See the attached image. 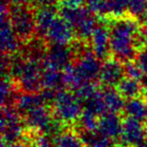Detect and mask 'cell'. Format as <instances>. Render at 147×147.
<instances>
[{
    "label": "cell",
    "mask_w": 147,
    "mask_h": 147,
    "mask_svg": "<svg viewBox=\"0 0 147 147\" xmlns=\"http://www.w3.org/2000/svg\"><path fill=\"white\" fill-rule=\"evenodd\" d=\"M146 47V49H147V45H146V47Z\"/></svg>",
    "instance_id": "cell-37"
},
{
    "label": "cell",
    "mask_w": 147,
    "mask_h": 147,
    "mask_svg": "<svg viewBox=\"0 0 147 147\" xmlns=\"http://www.w3.org/2000/svg\"><path fill=\"white\" fill-rule=\"evenodd\" d=\"M75 65L84 81L95 82L97 79H99L102 63H101V59H99L93 51L76 59Z\"/></svg>",
    "instance_id": "cell-10"
},
{
    "label": "cell",
    "mask_w": 147,
    "mask_h": 147,
    "mask_svg": "<svg viewBox=\"0 0 147 147\" xmlns=\"http://www.w3.org/2000/svg\"><path fill=\"white\" fill-rule=\"evenodd\" d=\"M122 125L123 120L119 113L106 112L99 117L98 130L119 143L122 133Z\"/></svg>",
    "instance_id": "cell-11"
},
{
    "label": "cell",
    "mask_w": 147,
    "mask_h": 147,
    "mask_svg": "<svg viewBox=\"0 0 147 147\" xmlns=\"http://www.w3.org/2000/svg\"><path fill=\"white\" fill-rule=\"evenodd\" d=\"M55 147H86L80 133L71 129L63 131L55 138Z\"/></svg>",
    "instance_id": "cell-20"
},
{
    "label": "cell",
    "mask_w": 147,
    "mask_h": 147,
    "mask_svg": "<svg viewBox=\"0 0 147 147\" xmlns=\"http://www.w3.org/2000/svg\"><path fill=\"white\" fill-rule=\"evenodd\" d=\"M124 63V69H125V75L127 77H130L135 80L140 81L143 78V73L141 71V69L139 67V65H137L136 61L133 59V61H125Z\"/></svg>",
    "instance_id": "cell-27"
},
{
    "label": "cell",
    "mask_w": 147,
    "mask_h": 147,
    "mask_svg": "<svg viewBox=\"0 0 147 147\" xmlns=\"http://www.w3.org/2000/svg\"><path fill=\"white\" fill-rule=\"evenodd\" d=\"M125 76L124 63L116 57H109L102 63L98 80L104 87H116Z\"/></svg>",
    "instance_id": "cell-7"
},
{
    "label": "cell",
    "mask_w": 147,
    "mask_h": 147,
    "mask_svg": "<svg viewBox=\"0 0 147 147\" xmlns=\"http://www.w3.org/2000/svg\"><path fill=\"white\" fill-rule=\"evenodd\" d=\"M146 4L147 0H127L129 14L139 18L144 13Z\"/></svg>",
    "instance_id": "cell-26"
},
{
    "label": "cell",
    "mask_w": 147,
    "mask_h": 147,
    "mask_svg": "<svg viewBox=\"0 0 147 147\" xmlns=\"http://www.w3.org/2000/svg\"><path fill=\"white\" fill-rule=\"evenodd\" d=\"M41 85L42 88H49L57 91L65 89V83L63 78V71L43 67L41 73Z\"/></svg>",
    "instance_id": "cell-17"
},
{
    "label": "cell",
    "mask_w": 147,
    "mask_h": 147,
    "mask_svg": "<svg viewBox=\"0 0 147 147\" xmlns=\"http://www.w3.org/2000/svg\"><path fill=\"white\" fill-rule=\"evenodd\" d=\"M43 105L38 93L20 92L15 102V109L24 118L31 110Z\"/></svg>",
    "instance_id": "cell-15"
},
{
    "label": "cell",
    "mask_w": 147,
    "mask_h": 147,
    "mask_svg": "<svg viewBox=\"0 0 147 147\" xmlns=\"http://www.w3.org/2000/svg\"><path fill=\"white\" fill-rule=\"evenodd\" d=\"M95 28L90 39L94 55L101 61H106L110 57V28L107 18H101Z\"/></svg>",
    "instance_id": "cell-6"
},
{
    "label": "cell",
    "mask_w": 147,
    "mask_h": 147,
    "mask_svg": "<svg viewBox=\"0 0 147 147\" xmlns=\"http://www.w3.org/2000/svg\"><path fill=\"white\" fill-rule=\"evenodd\" d=\"M85 1L86 0H59V3H61V6L77 7L85 4Z\"/></svg>",
    "instance_id": "cell-30"
},
{
    "label": "cell",
    "mask_w": 147,
    "mask_h": 147,
    "mask_svg": "<svg viewBox=\"0 0 147 147\" xmlns=\"http://www.w3.org/2000/svg\"><path fill=\"white\" fill-rule=\"evenodd\" d=\"M2 147H32V145L29 144V143H24L22 141H18V142L9 143V144L2 143Z\"/></svg>",
    "instance_id": "cell-31"
},
{
    "label": "cell",
    "mask_w": 147,
    "mask_h": 147,
    "mask_svg": "<svg viewBox=\"0 0 147 147\" xmlns=\"http://www.w3.org/2000/svg\"><path fill=\"white\" fill-rule=\"evenodd\" d=\"M146 134L147 128L143 123V120L132 117H125L123 120L122 133L119 143H122V146L137 147L144 141Z\"/></svg>",
    "instance_id": "cell-5"
},
{
    "label": "cell",
    "mask_w": 147,
    "mask_h": 147,
    "mask_svg": "<svg viewBox=\"0 0 147 147\" xmlns=\"http://www.w3.org/2000/svg\"><path fill=\"white\" fill-rule=\"evenodd\" d=\"M75 59L71 43H49L43 67L63 71Z\"/></svg>",
    "instance_id": "cell-4"
},
{
    "label": "cell",
    "mask_w": 147,
    "mask_h": 147,
    "mask_svg": "<svg viewBox=\"0 0 147 147\" xmlns=\"http://www.w3.org/2000/svg\"><path fill=\"white\" fill-rule=\"evenodd\" d=\"M35 35L45 38L49 26L55 19L57 10L55 6L39 7L35 10Z\"/></svg>",
    "instance_id": "cell-12"
},
{
    "label": "cell",
    "mask_w": 147,
    "mask_h": 147,
    "mask_svg": "<svg viewBox=\"0 0 147 147\" xmlns=\"http://www.w3.org/2000/svg\"><path fill=\"white\" fill-rule=\"evenodd\" d=\"M85 5L100 18H106L109 16L108 1L107 0H86Z\"/></svg>",
    "instance_id": "cell-24"
},
{
    "label": "cell",
    "mask_w": 147,
    "mask_h": 147,
    "mask_svg": "<svg viewBox=\"0 0 147 147\" xmlns=\"http://www.w3.org/2000/svg\"><path fill=\"white\" fill-rule=\"evenodd\" d=\"M63 71V78H65V86L69 88V90L75 91L79 87L84 85L85 83H88L86 81H84V79L82 78V76L79 73L75 63H71V65H69Z\"/></svg>",
    "instance_id": "cell-22"
},
{
    "label": "cell",
    "mask_w": 147,
    "mask_h": 147,
    "mask_svg": "<svg viewBox=\"0 0 147 147\" xmlns=\"http://www.w3.org/2000/svg\"><path fill=\"white\" fill-rule=\"evenodd\" d=\"M75 30L73 26L61 15H57L49 26L45 39L49 43H65L69 45L75 39Z\"/></svg>",
    "instance_id": "cell-8"
},
{
    "label": "cell",
    "mask_w": 147,
    "mask_h": 147,
    "mask_svg": "<svg viewBox=\"0 0 147 147\" xmlns=\"http://www.w3.org/2000/svg\"><path fill=\"white\" fill-rule=\"evenodd\" d=\"M102 94L104 102L106 104L108 112L120 113L123 111L125 105V99L118 92L115 87H104L102 86Z\"/></svg>",
    "instance_id": "cell-16"
},
{
    "label": "cell",
    "mask_w": 147,
    "mask_h": 147,
    "mask_svg": "<svg viewBox=\"0 0 147 147\" xmlns=\"http://www.w3.org/2000/svg\"><path fill=\"white\" fill-rule=\"evenodd\" d=\"M59 0H31V5L35 8L47 6H55Z\"/></svg>",
    "instance_id": "cell-29"
},
{
    "label": "cell",
    "mask_w": 147,
    "mask_h": 147,
    "mask_svg": "<svg viewBox=\"0 0 147 147\" xmlns=\"http://www.w3.org/2000/svg\"><path fill=\"white\" fill-rule=\"evenodd\" d=\"M121 147H134V146H121Z\"/></svg>",
    "instance_id": "cell-35"
},
{
    "label": "cell",
    "mask_w": 147,
    "mask_h": 147,
    "mask_svg": "<svg viewBox=\"0 0 147 147\" xmlns=\"http://www.w3.org/2000/svg\"><path fill=\"white\" fill-rule=\"evenodd\" d=\"M123 113L125 117H132L139 120H145L146 114V99L140 97L128 99L125 101Z\"/></svg>",
    "instance_id": "cell-19"
},
{
    "label": "cell",
    "mask_w": 147,
    "mask_h": 147,
    "mask_svg": "<svg viewBox=\"0 0 147 147\" xmlns=\"http://www.w3.org/2000/svg\"><path fill=\"white\" fill-rule=\"evenodd\" d=\"M110 28L111 53L122 63L136 59L138 49L136 45V36L140 30L141 22L132 15L110 18L107 17Z\"/></svg>",
    "instance_id": "cell-1"
},
{
    "label": "cell",
    "mask_w": 147,
    "mask_h": 147,
    "mask_svg": "<svg viewBox=\"0 0 147 147\" xmlns=\"http://www.w3.org/2000/svg\"><path fill=\"white\" fill-rule=\"evenodd\" d=\"M135 61H136L137 65L141 69L143 75L147 76V49L146 47L138 51Z\"/></svg>",
    "instance_id": "cell-28"
},
{
    "label": "cell",
    "mask_w": 147,
    "mask_h": 147,
    "mask_svg": "<svg viewBox=\"0 0 147 147\" xmlns=\"http://www.w3.org/2000/svg\"><path fill=\"white\" fill-rule=\"evenodd\" d=\"M9 5H28L31 4V0H6Z\"/></svg>",
    "instance_id": "cell-32"
},
{
    "label": "cell",
    "mask_w": 147,
    "mask_h": 147,
    "mask_svg": "<svg viewBox=\"0 0 147 147\" xmlns=\"http://www.w3.org/2000/svg\"><path fill=\"white\" fill-rule=\"evenodd\" d=\"M82 105L85 110L91 111V112H93L94 114H96L97 116H99V117H100L101 115L105 114L106 112H108L106 104H105V102H104V98H103L102 89H99V90L97 91L93 96H91L88 100L83 102Z\"/></svg>",
    "instance_id": "cell-21"
},
{
    "label": "cell",
    "mask_w": 147,
    "mask_h": 147,
    "mask_svg": "<svg viewBox=\"0 0 147 147\" xmlns=\"http://www.w3.org/2000/svg\"><path fill=\"white\" fill-rule=\"evenodd\" d=\"M86 147H119L116 140L106 136L99 130L79 131Z\"/></svg>",
    "instance_id": "cell-14"
},
{
    "label": "cell",
    "mask_w": 147,
    "mask_h": 147,
    "mask_svg": "<svg viewBox=\"0 0 147 147\" xmlns=\"http://www.w3.org/2000/svg\"><path fill=\"white\" fill-rule=\"evenodd\" d=\"M145 99H146V114H145V120H146V122H147V97Z\"/></svg>",
    "instance_id": "cell-34"
},
{
    "label": "cell",
    "mask_w": 147,
    "mask_h": 147,
    "mask_svg": "<svg viewBox=\"0 0 147 147\" xmlns=\"http://www.w3.org/2000/svg\"><path fill=\"white\" fill-rule=\"evenodd\" d=\"M80 130L79 131H95L98 130L99 116L88 110H83L80 119L77 122Z\"/></svg>",
    "instance_id": "cell-23"
},
{
    "label": "cell",
    "mask_w": 147,
    "mask_h": 147,
    "mask_svg": "<svg viewBox=\"0 0 147 147\" xmlns=\"http://www.w3.org/2000/svg\"><path fill=\"white\" fill-rule=\"evenodd\" d=\"M53 108L55 116L61 119L65 125L76 124L84 110L82 103L75 93L65 89L57 91Z\"/></svg>",
    "instance_id": "cell-2"
},
{
    "label": "cell",
    "mask_w": 147,
    "mask_h": 147,
    "mask_svg": "<svg viewBox=\"0 0 147 147\" xmlns=\"http://www.w3.org/2000/svg\"><path fill=\"white\" fill-rule=\"evenodd\" d=\"M145 96H146V97H147V92H146V93H145Z\"/></svg>",
    "instance_id": "cell-36"
},
{
    "label": "cell",
    "mask_w": 147,
    "mask_h": 147,
    "mask_svg": "<svg viewBox=\"0 0 147 147\" xmlns=\"http://www.w3.org/2000/svg\"><path fill=\"white\" fill-rule=\"evenodd\" d=\"M108 1V9L110 18H117L126 15L128 12L127 0H107Z\"/></svg>",
    "instance_id": "cell-25"
},
{
    "label": "cell",
    "mask_w": 147,
    "mask_h": 147,
    "mask_svg": "<svg viewBox=\"0 0 147 147\" xmlns=\"http://www.w3.org/2000/svg\"><path fill=\"white\" fill-rule=\"evenodd\" d=\"M116 89L122 95L125 100L140 97L142 94H144L143 87L141 85L140 81L135 80V79L127 76H125L121 80V82L116 86Z\"/></svg>",
    "instance_id": "cell-18"
},
{
    "label": "cell",
    "mask_w": 147,
    "mask_h": 147,
    "mask_svg": "<svg viewBox=\"0 0 147 147\" xmlns=\"http://www.w3.org/2000/svg\"><path fill=\"white\" fill-rule=\"evenodd\" d=\"M35 11L28 5H10L9 19L15 33L21 42L29 40L35 35Z\"/></svg>",
    "instance_id": "cell-3"
},
{
    "label": "cell",
    "mask_w": 147,
    "mask_h": 147,
    "mask_svg": "<svg viewBox=\"0 0 147 147\" xmlns=\"http://www.w3.org/2000/svg\"><path fill=\"white\" fill-rule=\"evenodd\" d=\"M59 15L65 19L69 24L73 26L74 30L81 25L87 18L94 13L87 6H77V7H67L61 6L59 8Z\"/></svg>",
    "instance_id": "cell-13"
},
{
    "label": "cell",
    "mask_w": 147,
    "mask_h": 147,
    "mask_svg": "<svg viewBox=\"0 0 147 147\" xmlns=\"http://www.w3.org/2000/svg\"><path fill=\"white\" fill-rule=\"evenodd\" d=\"M55 114L49 109V106L41 105L31 110L24 117V122L27 129L35 132H45L51 122L53 121Z\"/></svg>",
    "instance_id": "cell-9"
},
{
    "label": "cell",
    "mask_w": 147,
    "mask_h": 147,
    "mask_svg": "<svg viewBox=\"0 0 147 147\" xmlns=\"http://www.w3.org/2000/svg\"><path fill=\"white\" fill-rule=\"evenodd\" d=\"M137 147H147V134H146V137H145L144 141H143L141 144H139Z\"/></svg>",
    "instance_id": "cell-33"
}]
</instances>
